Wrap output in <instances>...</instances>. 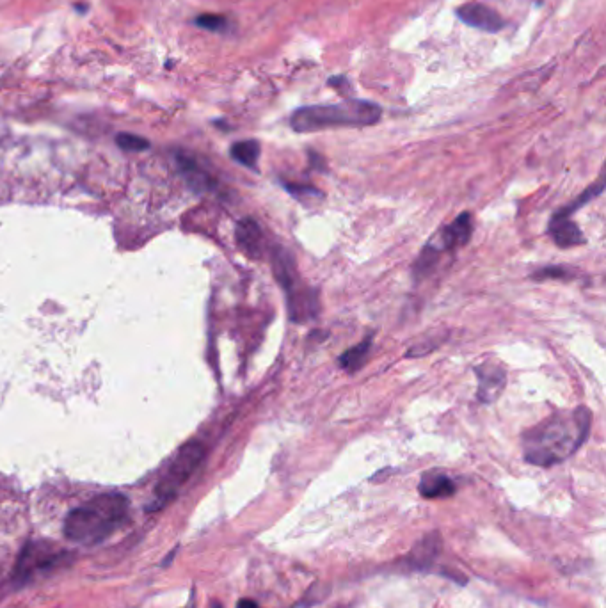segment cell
Instances as JSON below:
<instances>
[{
  "mask_svg": "<svg viewBox=\"0 0 606 608\" xmlns=\"http://www.w3.org/2000/svg\"><path fill=\"white\" fill-rule=\"evenodd\" d=\"M116 143L125 152H143L150 148V143L144 137L134 136V134H120L116 137Z\"/></svg>",
  "mask_w": 606,
  "mask_h": 608,
  "instance_id": "obj_20",
  "label": "cell"
},
{
  "mask_svg": "<svg viewBox=\"0 0 606 608\" xmlns=\"http://www.w3.org/2000/svg\"><path fill=\"white\" fill-rule=\"evenodd\" d=\"M189 608H194V600H191V607Z\"/></svg>",
  "mask_w": 606,
  "mask_h": 608,
  "instance_id": "obj_24",
  "label": "cell"
},
{
  "mask_svg": "<svg viewBox=\"0 0 606 608\" xmlns=\"http://www.w3.org/2000/svg\"><path fill=\"white\" fill-rule=\"evenodd\" d=\"M235 239H237L239 248L246 255L260 258V255H262V244H264V233H262V228L258 226L255 219L246 217V219L239 221L237 230H235Z\"/></svg>",
  "mask_w": 606,
  "mask_h": 608,
  "instance_id": "obj_10",
  "label": "cell"
},
{
  "mask_svg": "<svg viewBox=\"0 0 606 608\" xmlns=\"http://www.w3.org/2000/svg\"><path fill=\"white\" fill-rule=\"evenodd\" d=\"M477 379H479V399L482 402H495L502 395L507 376L502 367L495 363H484L475 368Z\"/></svg>",
  "mask_w": 606,
  "mask_h": 608,
  "instance_id": "obj_8",
  "label": "cell"
},
{
  "mask_svg": "<svg viewBox=\"0 0 606 608\" xmlns=\"http://www.w3.org/2000/svg\"><path fill=\"white\" fill-rule=\"evenodd\" d=\"M439 256H441V251L436 248V244L434 242H429L425 248H423L422 253L418 256V260H416L415 264V278L416 280H420V278H425L427 274H431L434 271V267L438 264Z\"/></svg>",
  "mask_w": 606,
  "mask_h": 608,
  "instance_id": "obj_17",
  "label": "cell"
},
{
  "mask_svg": "<svg viewBox=\"0 0 606 608\" xmlns=\"http://www.w3.org/2000/svg\"><path fill=\"white\" fill-rule=\"evenodd\" d=\"M459 20L464 24L484 32H498L505 27V20L496 13L495 9L487 8L480 2H468L457 9Z\"/></svg>",
  "mask_w": 606,
  "mask_h": 608,
  "instance_id": "obj_6",
  "label": "cell"
},
{
  "mask_svg": "<svg viewBox=\"0 0 606 608\" xmlns=\"http://www.w3.org/2000/svg\"><path fill=\"white\" fill-rule=\"evenodd\" d=\"M237 608H260L253 600H240Z\"/></svg>",
  "mask_w": 606,
  "mask_h": 608,
  "instance_id": "obj_23",
  "label": "cell"
},
{
  "mask_svg": "<svg viewBox=\"0 0 606 608\" xmlns=\"http://www.w3.org/2000/svg\"><path fill=\"white\" fill-rule=\"evenodd\" d=\"M603 189H605V182H603V180H599L598 184L592 185V187H589L587 191L583 192L582 196H580L578 200L573 201V203H569V205H566L564 208H560L559 212H557V214H555L553 217H555V219H569V216H573L576 210H580L583 205H587L589 201L594 200L596 196H599V194L603 192Z\"/></svg>",
  "mask_w": 606,
  "mask_h": 608,
  "instance_id": "obj_18",
  "label": "cell"
},
{
  "mask_svg": "<svg viewBox=\"0 0 606 608\" xmlns=\"http://www.w3.org/2000/svg\"><path fill=\"white\" fill-rule=\"evenodd\" d=\"M418 491L423 498H448L455 493L454 480L438 470L423 473Z\"/></svg>",
  "mask_w": 606,
  "mask_h": 608,
  "instance_id": "obj_12",
  "label": "cell"
},
{
  "mask_svg": "<svg viewBox=\"0 0 606 608\" xmlns=\"http://www.w3.org/2000/svg\"><path fill=\"white\" fill-rule=\"evenodd\" d=\"M128 500L123 495L95 496L84 505L70 511L64 520V537L82 546H95L111 537L116 528L127 520Z\"/></svg>",
  "mask_w": 606,
  "mask_h": 608,
  "instance_id": "obj_2",
  "label": "cell"
},
{
  "mask_svg": "<svg viewBox=\"0 0 606 608\" xmlns=\"http://www.w3.org/2000/svg\"><path fill=\"white\" fill-rule=\"evenodd\" d=\"M381 116L383 111L379 105L351 98L340 104L301 107L292 114L290 125L299 134H306L326 128L370 127L381 120Z\"/></svg>",
  "mask_w": 606,
  "mask_h": 608,
  "instance_id": "obj_3",
  "label": "cell"
},
{
  "mask_svg": "<svg viewBox=\"0 0 606 608\" xmlns=\"http://www.w3.org/2000/svg\"><path fill=\"white\" fill-rule=\"evenodd\" d=\"M176 160H178V166L182 169L185 178L189 180V184H191L194 189H198V191H207V189H212L214 184H216V182L212 180V176L205 173V171L200 168V164L192 159V157H189V155L178 153V155H176Z\"/></svg>",
  "mask_w": 606,
  "mask_h": 608,
  "instance_id": "obj_14",
  "label": "cell"
},
{
  "mask_svg": "<svg viewBox=\"0 0 606 608\" xmlns=\"http://www.w3.org/2000/svg\"><path fill=\"white\" fill-rule=\"evenodd\" d=\"M205 445L201 441L192 440L185 443L184 447L178 450L173 463L168 468V472L164 473V477L160 479L153 502L150 504V512L160 511L175 498L176 493L184 486L187 480L191 479L192 473L198 470V466L205 459Z\"/></svg>",
  "mask_w": 606,
  "mask_h": 608,
  "instance_id": "obj_4",
  "label": "cell"
},
{
  "mask_svg": "<svg viewBox=\"0 0 606 608\" xmlns=\"http://www.w3.org/2000/svg\"><path fill=\"white\" fill-rule=\"evenodd\" d=\"M232 159L237 160L242 166H246L249 169H256L258 166V159H260V143L255 139H248V141H239L232 146Z\"/></svg>",
  "mask_w": 606,
  "mask_h": 608,
  "instance_id": "obj_16",
  "label": "cell"
},
{
  "mask_svg": "<svg viewBox=\"0 0 606 608\" xmlns=\"http://www.w3.org/2000/svg\"><path fill=\"white\" fill-rule=\"evenodd\" d=\"M196 25L205 31L223 32L228 29V18L221 15H201L196 18Z\"/></svg>",
  "mask_w": 606,
  "mask_h": 608,
  "instance_id": "obj_21",
  "label": "cell"
},
{
  "mask_svg": "<svg viewBox=\"0 0 606 608\" xmlns=\"http://www.w3.org/2000/svg\"><path fill=\"white\" fill-rule=\"evenodd\" d=\"M372 340H374V335L368 336L367 340H363V342H359L356 347H351L349 351L343 352L342 356H340V367L345 370V372H349V374H354V372H358L359 368L365 365V360H367L368 352H370V347H372Z\"/></svg>",
  "mask_w": 606,
  "mask_h": 608,
  "instance_id": "obj_15",
  "label": "cell"
},
{
  "mask_svg": "<svg viewBox=\"0 0 606 608\" xmlns=\"http://www.w3.org/2000/svg\"><path fill=\"white\" fill-rule=\"evenodd\" d=\"M272 271H274L276 281L280 283L281 287L285 288L287 296L296 292L297 288H301L299 278H297L299 274H297L294 256L290 255V251H287L283 246H278L272 251Z\"/></svg>",
  "mask_w": 606,
  "mask_h": 608,
  "instance_id": "obj_9",
  "label": "cell"
},
{
  "mask_svg": "<svg viewBox=\"0 0 606 608\" xmlns=\"http://www.w3.org/2000/svg\"><path fill=\"white\" fill-rule=\"evenodd\" d=\"M566 276L567 271L564 267H544L534 274L535 280H562Z\"/></svg>",
  "mask_w": 606,
  "mask_h": 608,
  "instance_id": "obj_22",
  "label": "cell"
},
{
  "mask_svg": "<svg viewBox=\"0 0 606 608\" xmlns=\"http://www.w3.org/2000/svg\"><path fill=\"white\" fill-rule=\"evenodd\" d=\"M439 550H441V539L438 532H434L415 544V548L407 557V564L415 569L431 568L439 555Z\"/></svg>",
  "mask_w": 606,
  "mask_h": 608,
  "instance_id": "obj_11",
  "label": "cell"
},
{
  "mask_svg": "<svg viewBox=\"0 0 606 608\" xmlns=\"http://www.w3.org/2000/svg\"><path fill=\"white\" fill-rule=\"evenodd\" d=\"M283 187L287 189L290 196H294L297 201H301L304 205H313V203H319L324 200V194L313 187V185L306 184H283Z\"/></svg>",
  "mask_w": 606,
  "mask_h": 608,
  "instance_id": "obj_19",
  "label": "cell"
},
{
  "mask_svg": "<svg viewBox=\"0 0 606 608\" xmlns=\"http://www.w3.org/2000/svg\"><path fill=\"white\" fill-rule=\"evenodd\" d=\"M550 235L553 242L560 248H573L578 244H583V233L578 224L573 223L571 219H551Z\"/></svg>",
  "mask_w": 606,
  "mask_h": 608,
  "instance_id": "obj_13",
  "label": "cell"
},
{
  "mask_svg": "<svg viewBox=\"0 0 606 608\" xmlns=\"http://www.w3.org/2000/svg\"><path fill=\"white\" fill-rule=\"evenodd\" d=\"M591 422V411L583 406L571 415L551 418L527 434L525 459L537 466H553L566 461L589 438Z\"/></svg>",
  "mask_w": 606,
  "mask_h": 608,
  "instance_id": "obj_1",
  "label": "cell"
},
{
  "mask_svg": "<svg viewBox=\"0 0 606 608\" xmlns=\"http://www.w3.org/2000/svg\"><path fill=\"white\" fill-rule=\"evenodd\" d=\"M471 233H473V219H471L470 212H463V214L457 216L454 223L448 224L447 228L439 233L438 239L434 237L432 242L443 253L448 249L466 246L470 242Z\"/></svg>",
  "mask_w": 606,
  "mask_h": 608,
  "instance_id": "obj_7",
  "label": "cell"
},
{
  "mask_svg": "<svg viewBox=\"0 0 606 608\" xmlns=\"http://www.w3.org/2000/svg\"><path fill=\"white\" fill-rule=\"evenodd\" d=\"M66 555L68 552L61 550L57 544L48 541H29L16 560L13 584L20 587L29 584L38 576L47 575L50 571L63 566Z\"/></svg>",
  "mask_w": 606,
  "mask_h": 608,
  "instance_id": "obj_5",
  "label": "cell"
}]
</instances>
